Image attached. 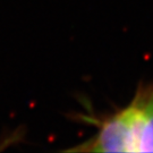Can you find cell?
Here are the masks:
<instances>
[{
    "label": "cell",
    "mask_w": 153,
    "mask_h": 153,
    "mask_svg": "<svg viewBox=\"0 0 153 153\" xmlns=\"http://www.w3.org/2000/svg\"><path fill=\"white\" fill-rule=\"evenodd\" d=\"M140 107L136 99L128 107L105 118L86 142L67 151L74 152H138Z\"/></svg>",
    "instance_id": "obj_1"
},
{
    "label": "cell",
    "mask_w": 153,
    "mask_h": 153,
    "mask_svg": "<svg viewBox=\"0 0 153 153\" xmlns=\"http://www.w3.org/2000/svg\"><path fill=\"white\" fill-rule=\"evenodd\" d=\"M140 105V144L138 152H153V88L146 93H138Z\"/></svg>",
    "instance_id": "obj_2"
}]
</instances>
